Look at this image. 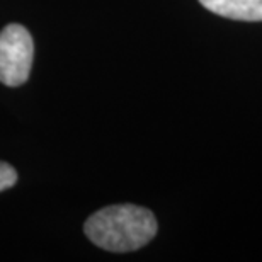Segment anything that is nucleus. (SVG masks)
I'll list each match as a JSON object with an SVG mask.
<instances>
[{"mask_svg":"<svg viewBox=\"0 0 262 262\" xmlns=\"http://www.w3.org/2000/svg\"><path fill=\"white\" fill-rule=\"evenodd\" d=\"M85 235L97 247L111 252H131L157 235L154 213L136 204H116L94 213L83 225Z\"/></svg>","mask_w":262,"mask_h":262,"instance_id":"f257e3e1","label":"nucleus"},{"mask_svg":"<svg viewBox=\"0 0 262 262\" xmlns=\"http://www.w3.org/2000/svg\"><path fill=\"white\" fill-rule=\"evenodd\" d=\"M34 56L29 31L20 24H9L0 33V82L17 87L28 80Z\"/></svg>","mask_w":262,"mask_h":262,"instance_id":"f03ea898","label":"nucleus"},{"mask_svg":"<svg viewBox=\"0 0 262 262\" xmlns=\"http://www.w3.org/2000/svg\"><path fill=\"white\" fill-rule=\"evenodd\" d=\"M204 9L233 20H262V0H199Z\"/></svg>","mask_w":262,"mask_h":262,"instance_id":"7ed1b4c3","label":"nucleus"},{"mask_svg":"<svg viewBox=\"0 0 262 262\" xmlns=\"http://www.w3.org/2000/svg\"><path fill=\"white\" fill-rule=\"evenodd\" d=\"M17 181V174L15 170L5 162H0V191H5L12 187Z\"/></svg>","mask_w":262,"mask_h":262,"instance_id":"20e7f679","label":"nucleus"}]
</instances>
